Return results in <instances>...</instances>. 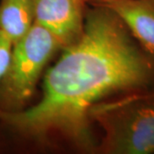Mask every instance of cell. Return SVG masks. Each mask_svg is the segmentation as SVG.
Masks as SVG:
<instances>
[{
	"mask_svg": "<svg viewBox=\"0 0 154 154\" xmlns=\"http://www.w3.org/2000/svg\"><path fill=\"white\" fill-rule=\"evenodd\" d=\"M92 122L103 131L96 151L104 154L154 153V99L138 93L98 103L91 109Z\"/></svg>",
	"mask_w": 154,
	"mask_h": 154,
	"instance_id": "obj_2",
	"label": "cell"
},
{
	"mask_svg": "<svg viewBox=\"0 0 154 154\" xmlns=\"http://www.w3.org/2000/svg\"><path fill=\"white\" fill-rule=\"evenodd\" d=\"M98 4L114 12L154 61V0H110Z\"/></svg>",
	"mask_w": 154,
	"mask_h": 154,
	"instance_id": "obj_5",
	"label": "cell"
},
{
	"mask_svg": "<svg viewBox=\"0 0 154 154\" xmlns=\"http://www.w3.org/2000/svg\"><path fill=\"white\" fill-rule=\"evenodd\" d=\"M141 96L143 97H147V98H153L154 99V88L149 89V90H145V91H141L138 92Z\"/></svg>",
	"mask_w": 154,
	"mask_h": 154,
	"instance_id": "obj_8",
	"label": "cell"
},
{
	"mask_svg": "<svg viewBox=\"0 0 154 154\" xmlns=\"http://www.w3.org/2000/svg\"><path fill=\"white\" fill-rule=\"evenodd\" d=\"M110 1V0H86V2L90 3V4H98V3H103Z\"/></svg>",
	"mask_w": 154,
	"mask_h": 154,
	"instance_id": "obj_9",
	"label": "cell"
},
{
	"mask_svg": "<svg viewBox=\"0 0 154 154\" xmlns=\"http://www.w3.org/2000/svg\"><path fill=\"white\" fill-rule=\"evenodd\" d=\"M91 5L82 36L45 73L41 99L21 111L0 112V121L18 136L39 145L62 141L96 150L91 109L114 96L154 88V61L114 12Z\"/></svg>",
	"mask_w": 154,
	"mask_h": 154,
	"instance_id": "obj_1",
	"label": "cell"
},
{
	"mask_svg": "<svg viewBox=\"0 0 154 154\" xmlns=\"http://www.w3.org/2000/svg\"><path fill=\"white\" fill-rule=\"evenodd\" d=\"M13 43L2 31H0V83L10 64Z\"/></svg>",
	"mask_w": 154,
	"mask_h": 154,
	"instance_id": "obj_7",
	"label": "cell"
},
{
	"mask_svg": "<svg viewBox=\"0 0 154 154\" xmlns=\"http://www.w3.org/2000/svg\"><path fill=\"white\" fill-rule=\"evenodd\" d=\"M86 3V0H34L35 23L48 30L63 50L84 32Z\"/></svg>",
	"mask_w": 154,
	"mask_h": 154,
	"instance_id": "obj_4",
	"label": "cell"
},
{
	"mask_svg": "<svg viewBox=\"0 0 154 154\" xmlns=\"http://www.w3.org/2000/svg\"><path fill=\"white\" fill-rule=\"evenodd\" d=\"M59 49L56 38L36 23L15 43L10 64L0 83V112L12 113L27 108L42 72Z\"/></svg>",
	"mask_w": 154,
	"mask_h": 154,
	"instance_id": "obj_3",
	"label": "cell"
},
{
	"mask_svg": "<svg viewBox=\"0 0 154 154\" xmlns=\"http://www.w3.org/2000/svg\"><path fill=\"white\" fill-rule=\"evenodd\" d=\"M34 23V0H1L0 31L13 44L22 39Z\"/></svg>",
	"mask_w": 154,
	"mask_h": 154,
	"instance_id": "obj_6",
	"label": "cell"
}]
</instances>
